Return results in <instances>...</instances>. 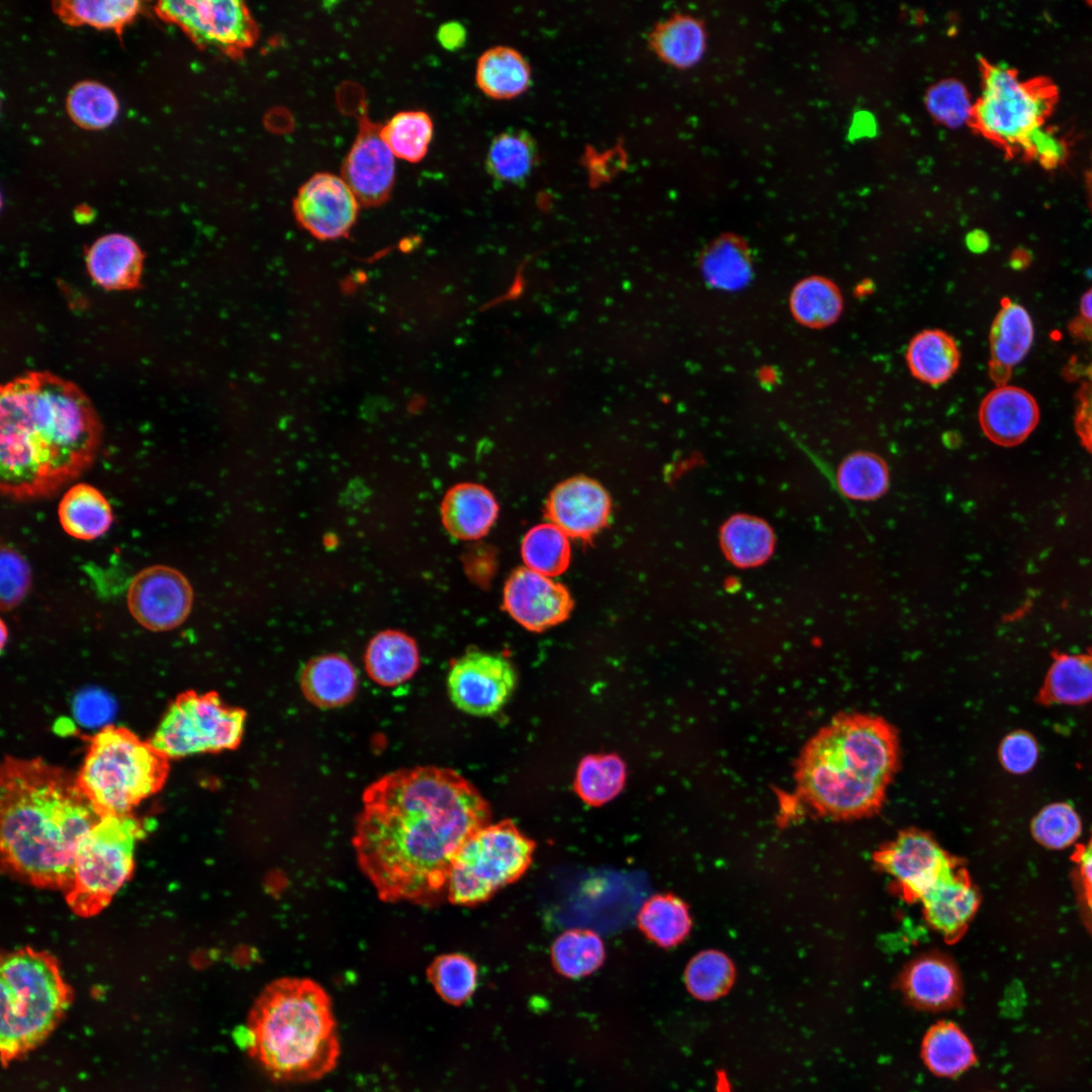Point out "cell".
Listing matches in <instances>:
<instances>
[{"label":"cell","instance_id":"ac0fdd59","mask_svg":"<svg viewBox=\"0 0 1092 1092\" xmlns=\"http://www.w3.org/2000/svg\"><path fill=\"white\" fill-rule=\"evenodd\" d=\"M504 609L525 629L542 632L564 622L573 609V601L563 584L522 567L507 580Z\"/></svg>","mask_w":1092,"mask_h":1092},{"label":"cell","instance_id":"83f0119b","mask_svg":"<svg viewBox=\"0 0 1092 1092\" xmlns=\"http://www.w3.org/2000/svg\"><path fill=\"white\" fill-rule=\"evenodd\" d=\"M58 515L64 531L79 540H93L111 526V507L96 487L87 483L71 486L59 504Z\"/></svg>","mask_w":1092,"mask_h":1092},{"label":"cell","instance_id":"7bdbcfd3","mask_svg":"<svg viewBox=\"0 0 1092 1092\" xmlns=\"http://www.w3.org/2000/svg\"><path fill=\"white\" fill-rule=\"evenodd\" d=\"M522 556L529 569L548 577L559 575L570 560L567 535L554 524L533 527L523 539Z\"/></svg>","mask_w":1092,"mask_h":1092},{"label":"cell","instance_id":"f546056e","mask_svg":"<svg viewBox=\"0 0 1092 1092\" xmlns=\"http://www.w3.org/2000/svg\"><path fill=\"white\" fill-rule=\"evenodd\" d=\"M957 342L941 330H924L910 341L906 361L918 380L938 385L948 380L960 365Z\"/></svg>","mask_w":1092,"mask_h":1092},{"label":"cell","instance_id":"4316f807","mask_svg":"<svg viewBox=\"0 0 1092 1092\" xmlns=\"http://www.w3.org/2000/svg\"><path fill=\"white\" fill-rule=\"evenodd\" d=\"M420 664L415 640L407 634L386 630L369 642L365 652L368 675L383 687H394L410 679Z\"/></svg>","mask_w":1092,"mask_h":1092},{"label":"cell","instance_id":"5b68a950","mask_svg":"<svg viewBox=\"0 0 1092 1092\" xmlns=\"http://www.w3.org/2000/svg\"><path fill=\"white\" fill-rule=\"evenodd\" d=\"M244 1032L248 1054L274 1081L318 1080L340 1056L331 997L307 978L270 982L254 1001Z\"/></svg>","mask_w":1092,"mask_h":1092},{"label":"cell","instance_id":"44dd1931","mask_svg":"<svg viewBox=\"0 0 1092 1092\" xmlns=\"http://www.w3.org/2000/svg\"><path fill=\"white\" fill-rule=\"evenodd\" d=\"M1039 408L1034 397L1014 385H998L982 400L979 423L993 443L1012 447L1022 443L1035 429Z\"/></svg>","mask_w":1092,"mask_h":1092},{"label":"cell","instance_id":"30bf717a","mask_svg":"<svg viewBox=\"0 0 1092 1092\" xmlns=\"http://www.w3.org/2000/svg\"><path fill=\"white\" fill-rule=\"evenodd\" d=\"M143 833L131 814L101 817L88 831L79 844L66 892L76 915L92 917L110 903L132 874L134 846Z\"/></svg>","mask_w":1092,"mask_h":1092},{"label":"cell","instance_id":"d590c367","mask_svg":"<svg viewBox=\"0 0 1092 1092\" xmlns=\"http://www.w3.org/2000/svg\"><path fill=\"white\" fill-rule=\"evenodd\" d=\"M537 161L538 151L533 138L524 130H507L492 140L485 164L494 179L519 184L530 176Z\"/></svg>","mask_w":1092,"mask_h":1092},{"label":"cell","instance_id":"6f0895ef","mask_svg":"<svg viewBox=\"0 0 1092 1092\" xmlns=\"http://www.w3.org/2000/svg\"><path fill=\"white\" fill-rule=\"evenodd\" d=\"M466 38L464 27L457 22H449L442 25L438 31V39L447 50H456L462 47Z\"/></svg>","mask_w":1092,"mask_h":1092},{"label":"cell","instance_id":"ab89813d","mask_svg":"<svg viewBox=\"0 0 1092 1092\" xmlns=\"http://www.w3.org/2000/svg\"><path fill=\"white\" fill-rule=\"evenodd\" d=\"M141 5L134 0H65L54 2V10L67 24L120 32L140 12Z\"/></svg>","mask_w":1092,"mask_h":1092},{"label":"cell","instance_id":"ffe728a7","mask_svg":"<svg viewBox=\"0 0 1092 1092\" xmlns=\"http://www.w3.org/2000/svg\"><path fill=\"white\" fill-rule=\"evenodd\" d=\"M920 902L930 927L947 943H954L963 937L975 916L980 895L961 861Z\"/></svg>","mask_w":1092,"mask_h":1092},{"label":"cell","instance_id":"1f68e13d","mask_svg":"<svg viewBox=\"0 0 1092 1092\" xmlns=\"http://www.w3.org/2000/svg\"><path fill=\"white\" fill-rule=\"evenodd\" d=\"M530 81L531 69L528 62L512 48L489 49L477 62V86L493 99L514 98L527 90Z\"/></svg>","mask_w":1092,"mask_h":1092},{"label":"cell","instance_id":"ee69618b","mask_svg":"<svg viewBox=\"0 0 1092 1092\" xmlns=\"http://www.w3.org/2000/svg\"><path fill=\"white\" fill-rule=\"evenodd\" d=\"M66 109L79 126L102 129L115 120L119 105L115 94L105 85L95 81H82L69 91Z\"/></svg>","mask_w":1092,"mask_h":1092},{"label":"cell","instance_id":"11a10c76","mask_svg":"<svg viewBox=\"0 0 1092 1092\" xmlns=\"http://www.w3.org/2000/svg\"><path fill=\"white\" fill-rule=\"evenodd\" d=\"M1074 421L1082 445L1092 454V363L1076 392Z\"/></svg>","mask_w":1092,"mask_h":1092},{"label":"cell","instance_id":"e0dca14e","mask_svg":"<svg viewBox=\"0 0 1092 1092\" xmlns=\"http://www.w3.org/2000/svg\"><path fill=\"white\" fill-rule=\"evenodd\" d=\"M360 202L346 181L335 174L316 173L305 181L293 200L299 223L318 239L346 235L356 221Z\"/></svg>","mask_w":1092,"mask_h":1092},{"label":"cell","instance_id":"ba28073f","mask_svg":"<svg viewBox=\"0 0 1092 1092\" xmlns=\"http://www.w3.org/2000/svg\"><path fill=\"white\" fill-rule=\"evenodd\" d=\"M169 760L151 741L106 725L89 738L76 782L100 817L127 815L164 787Z\"/></svg>","mask_w":1092,"mask_h":1092},{"label":"cell","instance_id":"484cf974","mask_svg":"<svg viewBox=\"0 0 1092 1092\" xmlns=\"http://www.w3.org/2000/svg\"><path fill=\"white\" fill-rule=\"evenodd\" d=\"M357 673L344 656H317L304 666L300 686L305 698L322 708H335L349 703L357 690Z\"/></svg>","mask_w":1092,"mask_h":1092},{"label":"cell","instance_id":"277c9868","mask_svg":"<svg viewBox=\"0 0 1092 1092\" xmlns=\"http://www.w3.org/2000/svg\"><path fill=\"white\" fill-rule=\"evenodd\" d=\"M896 729L869 714H840L803 747L797 792L816 813L853 819L876 813L898 768Z\"/></svg>","mask_w":1092,"mask_h":1092},{"label":"cell","instance_id":"c3c4849f","mask_svg":"<svg viewBox=\"0 0 1092 1092\" xmlns=\"http://www.w3.org/2000/svg\"><path fill=\"white\" fill-rule=\"evenodd\" d=\"M1030 830L1036 842L1050 849H1064L1081 835L1082 822L1072 806L1056 802L1042 808L1032 819Z\"/></svg>","mask_w":1092,"mask_h":1092},{"label":"cell","instance_id":"816d5d0a","mask_svg":"<svg viewBox=\"0 0 1092 1092\" xmlns=\"http://www.w3.org/2000/svg\"><path fill=\"white\" fill-rule=\"evenodd\" d=\"M1078 908L1083 923L1092 935V831L1085 843L1078 844L1071 856Z\"/></svg>","mask_w":1092,"mask_h":1092},{"label":"cell","instance_id":"f907efd6","mask_svg":"<svg viewBox=\"0 0 1092 1092\" xmlns=\"http://www.w3.org/2000/svg\"><path fill=\"white\" fill-rule=\"evenodd\" d=\"M0 563V601L3 611L14 609L30 585V570L25 559L14 549L2 547Z\"/></svg>","mask_w":1092,"mask_h":1092},{"label":"cell","instance_id":"680465c9","mask_svg":"<svg viewBox=\"0 0 1092 1092\" xmlns=\"http://www.w3.org/2000/svg\"><path fill=\"white\" fill-rule=\"evenodd\" d=\"M1084 181H1085V190H1086V195H1087V201H1088L1089 209H1090V212H1091V215H1092V157H1091V162L1089 164V167L1087 168V170L1085 172Z\"/></svg>","mask_w":1092,"mask_h":1092},{"label":"cell","instance_id":"cb8c5ba5","mask_svg":"<svg viewBox=\"0 0 1092 1092\" xmlns=\"http://www.w3.org/2000/svg\"><path fill=\"white\" fill-rule=\"evenodd\" d=\"M86 261L92 279L106 289L124 290L139 284L143 254L127 236L109 234L99 238L90 247Z\"/></svg>","mask_w":1092,"mask_h":1092},{"label":"cell","instance_id":"9f6ffc18","mask_svg":"<svg viewBox=\"0 0 1092 1092\" xmlns=\"http://www.w3.org/2000/svg\"><path fill=\"white\" fill-rule=\"evenodd\" d=\"M1068 329L1076 339L1092 340V287L1081 297L1078 315Z\"/></svg>","mask_w":1092,"mask_h":1092},{"label":"cell","instance_id":"60d3db41","mask_svg":"<svg viewBox=\"0 0 1092 1092\" xmlns=\"http://www.w3.org/2000/svg\"><path fill=\"white\" fill-rule=\"evenodd\" d=\"M736 970L732 960L724 952L706 949L688 963L684 980L688 992L700 1001H714L726 995L732 988Z\"/></svg>","mask_w":1092,"mask_h":1092},{"label":"cell","instance_id":"e575fe53","mask_svg":"<svg viewBox=\"0 0 1092 1092\" xmlns=\"http://www.w3.org/2000/svg\"><path fill=\"white\" fill-rule=\"evenodd\" d=\"M790 307L793 316L800 324L821 329L838 320L843 308V299L834 282L822 276H811L793 288Z\"/></svg>","mask_w":1092,"mask_h":1092},{"label":"cell","instance_id":"8992f818","mask_svg":"<svg viewBox=\"0 0 1092 1092\" xmlns=\"http://www.w3.org/2000/svg\"><path fill=\"white\" fill-rule=\"evenodd\" d=\"M1059 100V87L1050 77L1021 79L1013 68L983 61L982 92L971 122L1008 158L1055 170L1067 159V145L1044 125Z\"/></svg>","mask_w":1092,"mask_h":1092},{"label":"cell","instance_id":"f1b7e54d","mask_svg":"<svg viewBox=\"0 0 1092 1092\" xmlns=\"http://www.w3.org/2000/svg\"><path fill=\"white\" fill-rule=\"evenodd\" d=\"M649 44L665 64L690 68L701 60L706 49L704 24L692 15H673L653 28Z\"/></svg>","mask_w":1092,"mask_h":1092},{"label":"cell","instance_id":"681fc988","mask_svg":"<svg viewBox=\"0 0 1092 1092\" xmlns=\"http://www.w3.org/2000/svg\"><path fill=\"white\" fill-rule=\"evenodd\" d=\"M925 103L930 114L948 127H960L972 121L974 103L966 87L956 80H944L927 92Z\"/></svg>","mask_w":1092,"mask_h":1092},{"label":"cell","instance_id":"7402d4cb","mask_svg":"<svg viewBox=\"0 0 1092 1092\" xmlns=\"http://www.w3.org/2000/svg\"><path fill=\"white\" fill-rule=\"evenodd\" d=\"M900 989L911 1005L927 1011L953 1008L962 997L959 972L940 954H925L912 961L901 975Z\"/></svg>","mask_w":1092,"mask_h":1092},{"label":"cell","instance_id":"8d00e7d4","mask_svg":"<svg viewBox=\"0 0 1092 1092\" xmlns=\"http://www.w3.org/2000/svg\"><path fill=\"white\" fill-rule=\"evenodd\" d=\"M551 962L558 974L578 979L595 973L606 958L605 945L598 933L589 929H569L562 932L551 946Z\"/></svg>","mask_w":1092,"mask_h":1092},{"label":"cell","instance_id":"f6af8a7d","mask_svg":"<svg viewBox=\"0 0 1092 1092\" xmlns=\"http://www.w3.org/2000/svg\"><path fill=\"white\" fill-rule=\"evenodd\" d=\"M381 135L394 157L417 163L427 154L433 122L424 111L398 112L382 125Z\"/></svg>","mask_w":1092,"mask_h":1092},{"label":"cell","instance_id":"d6a6232c","mask_svg":"<svg viewBox=\"0 0 1092 1092\" xmlns=\"http://www.w3.org/2000/svg\"><path fill=\"white\" fill-rule=\"evenodd\" d=\"M637 923L656 945L670 948L682 942L692 928L688 905L671 893L656 894L641 906Z\"/></svg>","mask_w":1092,"mask_h":1092},{"label":"cell","instance_id":"2e32d148","mask_svg":"<svg viewBox=\"0 0 1092 1092\" xmlns=\"http://www.w3.org/2000/svg\"><path fill=\"white\" fill-rule=\"evenodd\" d=\"M382 124L372 121L365 102L358 114V132L342 166V178L364 205L384 202L394 182V155L381 135Z\"/></svg>","mask_w":1092,"mask_h":1092},{"label":"cell","instance_id":"8fae6325","mask_svg":"<svg viewBox=\"0 0 1092 1092\" xmlns=\"http://www.w3.org/2000/svg\"><path fill=\"white\" fill-rule=\"evenodd\" d=\"M245 722L246 712L215 692L186 691L169 705L150 741L170 759L232 750L242 741Z\"/></svg>","mask_w":1092,"mask_h":1092},{"label":"cell","instance_id":"b9f144b4","mask_svg":"<svg viewBox=\"0 0 1092 1092\" xmlns=\"http://www.w3.org/2000/svg\"><path fill=\"white\" fill-rule=\"evenodd\" d=\"M722 544L728 558L738 566H754L764 561L774 549L770 528L762 521L738 516L722 529Z\"/></svg>","mask_w":1092,"mask_h":1092},{"label":"cell","instance_id":"7c38bea8","mask_svg":"<svg viewBox=\"0 0 1092 1092\" xmlns=\"http://www.w3.org/2000/svg\"><path fill=\"white\" fill-rule=\"evenodd\" d=\"M156 11L161 18L180 26L200 48L233 59L242 58L258 39V25L243 1H160Z\"/></svg>","mask_w":1092,"mask_h":1092},{"label":"cell","instance_id":"9c48e42d","mask_svg":"<svg viewBox=\"0 0 1092 1092\" xmlns=\"http://www.w3.org/2000/svg\"><path fill=\"white\" fill-rule=\"evenodd\" d=\"M536 843L511 819L487 824L462 844L451 866L446 897L474 906L518 881L530 868Z\"/></svg>","mask_w":1092,"mask_h":1092},{"label":"cell","instance_id":"74e56055","mask_svg":"<svg viewBox=\"0 0 1092 1092\" xmlns=\"http://www.w3.org/2000/svg\"><path fill=\"white\" fill-rule=\"evenodd\" d=\"M702 270L714 287L735 290L748 282L751 262L744 243L734 236H724L705 252Z\"/></svg>","mask_w":1092,"mask_h":1092},{"label":"cell","instance_id":"d6986e66","mask_svg":"<svg viewBox=\"0 0 1092 1092\" xmlns=\"http://www.w3.org/2000/svg\"><path fill=\"white\" fill-rule=\"evenodd\" d=\"M611 504L595 480L579 476L558 484L550 493L546 513L567 536L589 539L607 523Z\"/></svg>","mask_w":1092,"mask_h":1092},{"label":"cell","instance_id":"7a4b0ae2","mask_svg":"<svg viewBox=\"0 0 1092 1092\" xmlns=\"http://www.w3.org/2000/svg\"><path fill=\"white\" fill-rule=\"evenodd\" d=\"M101 425L73 383L32 372L0 394V487L14 499L49 496L93 462Z\"/></svg>","mask_w":1092,"mask_h":1092},{"label":"cell","instance_id":"6da1fadb","mask_svg":"<svg viewBox=\"0 0 1092 1092\" xmlns=\"http://www.w3.org/2000/svg\"><path fill=\"white\" fill-rule=\"evenodd\" d=\"M352 843L379 899L429 905L447 889L452 862L491 811L457 771L418 766L367 787Z\"/></svg>","mask_w":1092,"mask_h":1092},{"label":"cell","instance_id":"db71d44e","mask_svg":"<svg viewBox=\"0 0 1092 1092\" xmlns=\"http://www.w3.org/2000/svg\"><path fill=\"white\" fill-rule=\"evenodd\" d=\"M114 710L113 700L97 689L81 692L77 695L73 704V711L77 721L87 727L105 725L112 718Z\"/></svg>","mask_w":1092,"mask_h":1092},{"label":"cell","instance_id":"91938a15","mask_svg":"<svg viewBox=\"0 0 1092 1092\" xmlns=\"http://www.w3.org/2000/svg\"><path fill=\"white\" fill-rule=\"evenodd\" d=\"M716 1092H732L729 1080L723 1071H719L717 1074Z\"/></svg>","mask_w":1092,"mask_h":1092},{"label":"cell","instance_id":"bcb514c9","mask_svg":"<svg viewBox=\"0 0 1092 1092\" xmlns=\"http://www.w3.org/2000/svg\"><path fill=\"white\" fill-rule=\"evenodd\" d=\"M427 975L437 994L447 1003L462 1005L477 986V966L461 953L441 954L430 964Z\"/></svg>","mask_w":1092,"mask_h":1092},{"label":"cell","instance_id":"4dcf8cb0","mask_svg":"<svg viewBox=\"0 0 1092 1092\" xmlns=\"http://www.w3.org/2000/svg\"><path fill=\"white\" fill-rule=\"evenodd\" d=\"M921 1057L932 1074L945 1078L963 1074L977 1061L967 1034L956 1023L945 1020L936 1022L926 1031Z\"/></svg>","mask_w":1092,"mask_h":1092},{"label":"cell","instance_id":"6125c7cd","mask_svg":"<svg viewBox=\"0 0 1092 1092\" xmlns=\"http://www.w3.org/2000/svg\"><path fill=\"white\" fill-rule=\"evenodd\" d=\"M1086 4H1087V5H1088V6L1090 7V8H1092V0L1086 1Z\"/></svg>","mask_w":1092,"mask_h":1092},{"label":"cell","instance_id":"4fadbf2b","mask_svg":"<svg viewBox=\"0 0 1092 1092\" xmlns=\"http://www.w3.org/2000/svg\"><path fill=\"white\" fill-rule=\"evenodd\" d=\"M874 860L894 879L898 894L917 902L961 862L927 833L908 829L874 853Z\"/></svg>","mask_w":1092,"mask_h":1092},{"label":"cell","instance_id":"f5cc1de1","mask_svg":"<svg viewBox=\"0 0 1092 1092\" xmlns=\"http://www.w3.org/2000/svg\"><path fill=\"white\" fill-rule=\"evenodd\" d=\"M1038 749L1034 738L1024 732L1015 731L1007 735L999 749L1000 760L1008 771L1024 774L1037 759Z\"/></svg>","mask_w":1092,"mask_h":1092},{"label":"cell","instance_id":"9a60e30c","mask_svg":"<svg viewBox=\"0 0 1092 1092\" xmlns=\"http://www.w3.org/2000/svg\"><path fill=\"white\" fill-rule=\"evenodd\" d=\"M126 602L131 616L143 627L155 632L168 631L188 618L193 605V589L176 568L152 565L132 577Z\"/></svg>","mask_w":1092,"mask_h":1092},{"label":"cell","instance_id":"5bb4252c","mask_svg":"<svg viewBox=\"0 0 1092 1092\" xmlns=\"http://www.w3.org/2000/svg\"><path fill=\"white\" fill-rule=\"evenodd\" d=\"M517 685V673L505 656L470 650L455 659L447 686L453 704L473 716H489L509 701Z\"/></svg>","mask_w":1092,"mask_h":1092},{"label":"cell","instance_id":"94428289","mask_svg":"<svg viewBox=\"0 0 1092 1092\" xmlns=\"http://www.w3.org/2000/svg\"><path fill=\"white\" fill-rule=\"evenodd\" d=\"M7 633L4 621H1V648H4L5 641L7 639Z\"/></svg>","mask_w":1092,"mask_h":1092},{"label":"cell","instance_id":"603a6c76","mask_svg":"<svg viewBox=\"0 0 1092 1092\" xmlns=\"http://www.w3.org/2000/svg\"><path fill=\"white\" fill-rule=\"evenodd\" d=\"M1034 338L1028 311L1011 300H1002L990 330V375L998 385L1007 384L1013 368L1027 355Z\"/></svg>","mask_w":1092,"mask_h":1092},{"label":"cell","instance_id":"52a82bcc","mask_svg":"<svg viewBox=\"0 0 1092 1092\" xmlns=\"http://www.w3.org/2000/svg\"><path fill=\"white\" fill-rule=\"evenodd\" d=\"M0 1054L8 1065L42 1042L72 1001L58 961L22 947L2 954Z\"/></svg>","mask_w":1092,"mask_h":1092},{"label":"cell","instance_id":"d4e9b609","mask_svg":"<svg viewBox=\"0 0 1092 1092\" xmlns=\"http://www.w3.org/2000/svg\"><path fill=\"white\" fill-rule=\"evenodd\" d=\"M497 512L491 492L474 483H461L450 488L441 506L444 527L452 536L463 540L484 536Z\"/></svg>","mask_w":1092,"mask_h":1092},{"label":"cell","instance_id":"f35d334b","mask_svg":"<svg viewBox=\"0 0 1092 1092\" xmlns=\"http://www.w3.org/2000/svg\"><path fill=\"white\" fill-rule=\"evenodd\" d=\"M836 482L843 495L854 500H874L889 487L886 462L871 452H854L842 460Z\"/></svg>","mask_w":1092,"mask_h":1092},{"label":"cell","instance_id":"836d02e7","mask_svg":"<svg viewBox=\"0 0 1092 1092\" xmlns=\"http://www.w3.org/2000/svg\"><path fill=\"white\" fill-rule=\"evenodd\" d=\"M626 778L627 767L619 755L589 754L577 766L573 788L584 803L600 807L621 793Z\"/></svg>","mask_w":1092,"mask_h":1092},{"label":"cell","instance_id":"3957f363","mask_svg":"<svg viewBox=\"0 0 1092 1092\" xmlns=\"http://www.w3.org/2000/svg\"><path fill=\"white\" fill-rule=\"evenodd\" d=\"M76 776L41 758L0 769L2 866L37 888L68 891L81 840L100 820Z\"/></svg>","mask_w":1092,"mask_h":1092},{"label":"cell","instance_id":"7dc6e473","mask_svg":"<svg viewBox=\"0 0 1092 1092\" xmlns=\"http://www.w3.org/2000/svg\"><path fill=\"white\" fill-rule=\"evenodd\" d=\"M1045 695L1054 702L1080 704L1092 699V655H1061L1045 681Z\"/></svg>","mask_w":1092,"mask_h":1092}]
</instances>
